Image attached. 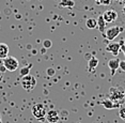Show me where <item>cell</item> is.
Wrapping results in <instances>:
<instances>
[{
  "label": "cell",
  "mask_w": 125,
  "mask_h": 123,
  "mask_svg": "<svg viewBox=\"0 0 125 123\" xmlns=\"http://www.w3.org/2000/svg\"><path fill=\"white\" fill-rule=\"evenodd\" d=\"M109 99L115 103L118 107H120L124 103L125 99V91L122 87H111L109 89Z\"/></svg>",
  "instance_id": "obj_1"
},
{
  "label": "cell",
  "mask_w": 125,
  "mask_h": 123,
  "mask_svg": "<svg viewBox=\"0 0 125 123\" xmlns=\"http://www.w3.org/2000/svg\"><path fill=\"white\" fill-rule=\"evenodd\" d=\"M21 85L22 87V89L28 91V92H30V91H32L33 89L35 88L36 86V79L35 77L33 75H30V74H28V75H25L22 76L21 80Z\"/></svg>",
  "instance_id": "obj_2"
},
{
  "label": "cell",
  "mask_w": 125,
  "mask_h": 123,
  "mask_svg": "<svg viewBox=\"0 0 125 123\" xmlns=\"http://www.w3.org/2000/svg\"><path fill=\"white\" fill-rule=\"evenodd\" d=\"M31 112H32L33 117L36 119V120H42L43 118H45V116H46V108L43 104H41V103H36L32 106L31 108Z\"/></svg>",
  "instance_id": "obj_3"
},
{
  "label": "cell",
  "mask_w": 125,
  "mask_h": 123,
  "mask_svg": "<svg viewBox=\"0 0 125 123\" xmlns=\"http://www.w3.org/2000/svg\"><path fill=\"white\" fill-rule=\"evenodd\" d=\"M3 67H5L7 71H10V72H14L16 71L19 67V62L18 60L15 58V57L12 56H8L7 58L3 59Z\"/></svg>",
  "instance_id": "obj_4"
},
{
  "label": "cell",
  "mask_w": 125,
  "mask_h": 123,
  "mask_svg": "<svg viewBox=\"0 0 125 123\" xmlns=\"http://www.w3.org/2000/svg\"><path fill=\"white\" fill-rule=\"evenodd\" d=\"M122 31H123V27H120V26H113V27H110L105 31V36L106 39H108L109 41H113L116 36L120 34Z\"/></svg>",
  "instance_id": "obj_5"
},
{
  "label": "cell",
  "mask_w": 125,
  "mask_h": 123,
  "mask_svg": "<svg viewBox=\"0 0 125 123\" xmlns=\"http://www.w3.org/2000/svg\"><path fill=\"white\" fill-rule=\"evenodd\" d=\"M102 16H103L104 21L106 22H113L118 19V12H116L115 10H111V9H110V10L105 11V12L102 14Z\"/></svg>",
  "instance_id": "obj_6"
},
{
  "label": "cell",
  "mask_w": 125,
  "mask_h": 123,
  "mask_svg": "<svg viewBox=\"0 0 125 123\" xmlns=\"http://www.w3.org/2000/svg\"><path fill=\"white\" fill-rule=\"evenodd\" d=\"M45 118H46L47 122H49V123H57L59 121V119H60V117H59V113H58V111L57 110L50 109L49 111H47L46 112Z\"/></svg>",
  "instance_id": "obj_7"
},
{
  "label": "cell",
  "mask_w": 125,
  "mask_h": 123,
  "mask_svg": "<svg viewBox=\"0 0 125 123\" xmlns=\"http://www.w3.org/2000/svg\"><path fill=\"white\" fill-rule=\"evenodd\" d=\"M106 50L108 51V53H110V54H112L113 56H118L119 55V53L121 51V44L120 43H110L109 45L106 47Z\"/></svg>",
  "instance_id": "obj_8"
},
{
  "label": "cell",
  "mask_w": 125,
  "mask_h": 123,
  "mask_svg": "<svg viewBox=\"0 0 125 123\" xmlns=\"http://www.w3.org/2000/svg\"><path fill=\"white\" fill-rule=\"evenodd\" d=\"M108 67H109L110 71H111V75L115 73V71L120 67V60L118 58H112L108 61Z\"/></svg>",
  "instance_id": "obj_9"
},
{
  "label": "cell",
  "mask_w": 125,
  "mask_h": 123,
  "mask_svg": "<svg viewBox=\"0 0 125 123\" xmlns=\"http://www.w3.org/2000/svg\"><path fill=\"white\" fill-rule=\"evenodd\" d=\"M9 55V46L4 43H0V59L7 58Z\"/></svg>",
  "instance_id": "obj_10"
},
{
  "label": "cell",
  "mask_w": 125,
  "mask_h": 123,
  "mask_svg": "<svg viewBox=\"0 0 125 123\" xmlns=\"http://www.w3.org/2000/svg\"><path fill=\"white\" fill-rule=\"evenodd\" d=\"M88 64H89V71L90 72H94L96 67L98 65V59L96 57L92 56V58L90 60H88Z\"/></svg>",
  "instance_id": "obj_11"
},
{
  "label": "cell",
  "mask_w": 125,
  "mask_h": 123,
  "mask_svg": "<svg viewBox=\"0 0 125 123\" xmlns=\"http://www.w3.org/2000/svg\"><path fill=\"white\" fill-rule=\"evenodd\" d=\"M101 104L103 105V106L106 108V109H113V108H115V107H118L116 105L113 103L111 100H110L109 98L108 99H105V100H103V101L101 102ZM119 108V107H118Z\"/></svg>",
  "instance_id": "obj_12"
},
{
  "label": "cell",
  "mask_w": 125,
  "mask_h": 123,
  "mask_svg": "<svg viewBox=\"0 0 125 123\" xmlns=\"http://www.w3.org/2000/svg\"><path fill=\"white\" fill-rule=\"evenodd\" d=\"M86 26L89 29H95V28H97V19L93 18V17L88 18L86 21Z\"/></svg>",
  "instance_id": "obj_13"
},
{
  "label": "cell",
  "mask_w": 125,
  "mask_h": 123,
  "mask_svg": "<svg viewBox=\"0 0 125 123\" xmlns=\"http://www.w3.org/2000/svg\"><path fill=\"white\" fill-rule=\"evenodd\" d=\"M59 7L73 9L75 7V2H74V0H61L60 3H59Z\"/></svg>",
  "instance_id": "obj_14"
},
{
  "label": "cell",
  "mask_w": 125,
  "mask_h": 123,
  "mask_svg": "<svg viewBox=\"0 0 125 123\" xmlns=\"http://www.w3.org/2000/svg\"><path fill=\"white\" fill-rule=\"evenodd\" d=\"M106 24H107V22L104 21L103 16L101 15L97 18V28L99 29V32H102V33L105 32V27H106Z\"/></svg>",
  "instance_id": "obj_15"
},
{
  "label": "cell",
  "mask_w": 125,
  "mask_h": 123,
  "mask_svg": "<svg viewBox=\"0 0 125 123\" xmlns=\"http://www.w3.org/2000/svg\"><path fill=\"white\" fill-rule=\"evenodd\" d=\"M119 116H120V118L122 120L125 121V103H123V104L119 107Z\"/></svg>",
  "instance_id": "obj_16"
},
{
  "label": "cell",
  "mask_w": 125,
  "mask_h": 123,
  "mask_svg": "<svg viewBox=\"0 0 125 123\" xmlns=\"http://www.w3.org/2000/svg\"><path fill=\"white\" fill-rule=\"evenodd\" d=\"M30 68H31V64H29L28 67H22L21 70V76H25V75H28L30 72Z\"/></svg>",
  "instance_id": "obj_17"
},
{
  "label": "cell",
  "mask_w": 125,
  "mask_h": 123,
  "mask_svg": "<svg viewBox=\"0 0 125 123\" xmlns=\"http://www.w3.org/2000/svg\"><path fill=\"white\" fill-rule=\"evenodd\" d=\"M52 46V42L50 41V40L46 39V40H44V41H43V47H44V48L48 49V48H50Z\"/></svg>",
  "instance_id": "obj_18"
},
{
  "label": "cell",
  "mask_w": 125,
  "mask_h": 123,
  "mask_svg": "<svg viewBox=\"0 0 125 123\" xmlns=\"http://www.w3.org/2000/svg\"><path fill=\"white\" fill-rule=\"evenodd\" d=\"M111 3V0H99L97 2V4L99 5H109Z\"/></svg>",
  "instance_id": "obj_19"
},
{
  "label": "cell",
  "mask_w": 125,
  "mask_h": 123,
  "mask_svg": "<svg viewBox=\"0 0 125 123\" xmlns=\"http://www.w3.org/2000/svg\"><path fill=\"white\" fill-rule=\"evenodd\" d=\"M46 73H47V75L48 76H53L56 74V71H55V68H52V67H48L47 68V71H46Z\"/></svg>",
  "instance_id": "obj_20"
},
{
  "label": "cell",
  "mask_w": 125,
  "mask_h": 123,
  "mask_svg": "<svg viewBox=\"0 0 125 123\" xmlns=\"http://www.w3.org/2000/svg\"><path fill=\"white\" fill-rule=\"evenodd\" d=\"M121 68L123 72H125V60H122V61H120V67H119Z\"/></svg>",
  "instance_id": "obj_21"
},
{
  "label": "cell",
  "mask_w": 125,
  "mask_h": 123,
  "mask_svg": "<svg viewBox=\"0 0 125 123\" xmlns=\"http://www.w3.org/2000/svg\"><path fill=\"white\" fill-rule=\"evenodd\" d=\"M84 58H86L87 60H90L91 58H92V56H91L90 54H86V55H84Z\"/></svg>",
  "instance_id": "obj_22"
},
{
  "label": "cell",
  "mask_w": 125,
  "mask_h": 123,
  "mask_svg": "<svg viewBox=\"0 0 125 123\" xmlns=\"http://www.w3.org/2000/svg\"><path fill=\"white\" fill-rule=\"evenodd\" d=\"M121 50L123 51V54H124V56H125V45H122V46H121Z\"/></svg>",
  "instance_id": "obj_23"
},
{
  "label": "cell",
  "mask_w": 125,
  "mask_h": 123,
  "mask_svg": "<svg viewBox=\"0 0 125 123\" xmlns=\"http://www.w3.org/2000/svg\"><path fill=\"white\" fill-rule=\"evenodd\" d=\"M123 14L125 15V5H124V8H123Z\"/></svg>",
  "instance_id": "obj_24"
},
{
  "label": "cell",
  "mask_w": 125,
  "mask_h": 123,
  "mask_svg": "<svg viewBox=\"0 0 125 123\" xmlns=\"http://www.w3.org/2000/svg\"><path fill=\"white\" fill-rule=\"evenodd\" d=\"M99 1V0H95V2H96V3H97V2Z\"/></svg>",
  "instance_id": "obj_25"
},
{
  "label": "cell",
  "mask_w": 125,
  "mask_h": 123,
  "mask_svg": "<svg viewBox=\"0 0 125 123\" xmlns=\"http://www.w3.org/2000/svg\"><path fill=\"white\" fill-rule=\"evenodd\" d=\"M0 123H2V121H1V118H0Z\"/></svg>",
  "instance_id": "obj_26"
},
{
  "label": "cell",
  "mask_w": 125,
  "mask_h": 123,
  "mask_svg": "<svg viewBox=\"0 0 125 123\" xmlns=\"http://www.w3.org/2000/svg\"><path fill=\"white\" fill-rule=\"evenodd\" d=\"M122 1H123V2H125V0H122Z\"/></svg>",
  "instance_id": "obj_27"
}]
</instances>
